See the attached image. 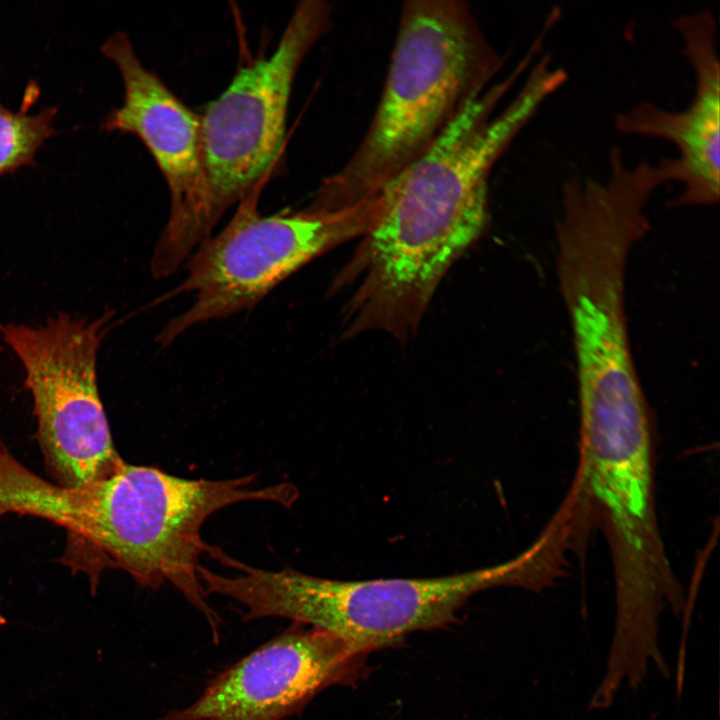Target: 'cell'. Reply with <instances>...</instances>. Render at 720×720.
<instances>
[{"label": "cell", "mask_w": 720, "mask_h": 720, "mask_svg": "<svg viewBox=\"0 0 720 720\" xmlns=\"http://www.w3.org/2000/svg\"><path fill=\"white\" fill-rule=\"evenodd\" d=\"M113 522L104 567L127 572L151 589L176 588L203 614L215 643L220 618L205 601L200 557L212 548L201 529L216 511L244 501L289 506L293 489L281 483L255 488L254 475L227 480L186 479L151 466L123 462L110 475Z\"/></svg>", "instance_id": "5b68a950"}, {"label": "cell", "mask_w": 720, "mask_h": 720, "mask_svg": "<svg viewBox=\"0 0 720 720\" xmlns=\"http://www.w3.org/2000/svg\"><path fill=\"white\" fill-rule=\"evenodd\" d=\"M716 19L709 10L680 15L673 22L695 76L693 97L681 110L649 101L616 114L615 128L630 136L662 139L677 155L658 162L665 182L681 193L672 206H710L720 192V64Z\"/></svg>", "instance_id": "30bf717a"}, {"label": "cell", "mask_w": 720, "mask_h": 720, "mask_svg": "<svg viewBox=\"0 0 720 720\" xmlns=\"http://www.w3.org/2000/svg\"><path fill=\"white\" fill-rule=\"evenodd\" d=\"M261 193L240 201L223 230L191 256L186 277L169 296L192 292L194 302L165 325L157 337L160 345L198 324L252 309L313 259L363 236L380 211L374 196L341 210L309 203L297 211L261 215Z\"/></svg>", "instance_id": "277c9868"}, {"label": "cell", "mask_w": 720, "mask_h": 720, "mask_svg": "<svg viewBox=\"0 0 720 720\" xmlns=\"http://www.w3.org/2000/svg\"><path fill=\"white\" fill-rule=\"evenodd\" d=\"M38 95V86L31 81L18 112L6 109L0 102V176L34 165L36 152L57 134L52 125L56 107H47L36 115L27 112Z\"/></svg>", "instance_id": "8fae6325"}, {"label": "cell", "mask_w": 720, "mask_h": 720, "mask_svg": "<svg viewBox=\"0 0 720 720\" xmlns=\"http://www.w3.org/2000/svg\"><path fill=\"white\" fill-rule=\"evenodd\" d=\"M331 25L328 2H298L272 54L239 67L226 89L200 114L206 224L211 233L231 206L262 192L278 169L296 74Z\"/></svg>", "instance_id": "8992f818"}, {"label": "cell", "mask_w": 720, "mask_h": 720, "mask_svg": "<svg viewBox=\"0 0 720 720\" xmlns=\"http://www.w3.org/2000/svg\"><path fill=\"white\" fill-rule=\"evenodd\" d=\"M543 56L511 102L494 110L529 66L472 95L433 142L376 194L380 212L354 261L367 283L402 302L430 300L450 266L485 230L489 176L510 142L566 81Z\"/></svg>", "instance_id": "6da1fadb"}, {"label": "cell", "mask_w": 720, "mask_h": 720, "mask_svg": "<svg viewBox=\"0 0 720 720\" xmlns=\"http://www.w3.org/2000/svg\"><path fill=\"white\" fill-rule=\"evenodd\" d=\"M366 660L336 635L292 623L218 673L193 703L160 720H282L324 689L364 679Z\"/></svg>", "instance_id": "9c48e42d"}, {"label": "cell", "mask_w": 720, "mask_h": 720, "mask_svg": "<svg viewBox=\"0 0 720 720\" xmlns=\"http://www.w3.org/2000/svg\"><path fill=\"white\" fill-rule=\"evenodd\" d=\"M101 51L117 66L125 91L123 105L106 116L101 129L138 137L169 190L168 221L151 259L152 275L163 278L211 236L206 224L200 114L142 64L126 33L111 35Z\"/></svg>", "instance_id": "ba28073f"}, {"label": "cell", "mask_w": 720, "mask_h": 720, "mask_svg": "<svg viewBox=\"0 0 720 720\" xmlns=\"http://www.w3.org/2000/svg\"><path fill=\"white\" fill-rule=\"evenodd\" d=\"M503 59L457 0H413L401 9L383 92L358 147L324 178L311 203L341 210L374 197L415 160Z\"/></svg>", "instance_id": "7a4b0ae2"}, {"label": "cell", "mask_w": 720, "mask_h": 720, "mask_svg": "<svg viewBox=\"0 0 720 720\" xmlns=\"http://www.w3.org/2000/svg\"><path fill=\"white\" fill-rule=\"evenodd\" d=\"M113 316L107 311L88 321L59 312L38 327L0 323L25 370L45 464L62 487L103 479L124 462L97 381V355Z\"/></svg>", "instance_id": "52a82bcc"}, {"label": "cell", "mask_w": 720, "mask_h": 720, "mask_svg": "<svg viewBox=\"0 0 720 720\" xmlns=\"http://www.w3.org/2000/svg\"><path fill=\"white\" fill-rule=\"evenodd\" d=\"M233 575L205 570L207 594L234 600L245 621L286 618L292 623L330 632L356 650L369 654L399 646L412 632L442 628L455 622L474 594L497 586L527 588L528 558L433 578L346 581L307 575L290 568L269 571L229 558Z\"/></svg>", "instance_id": "3957f363"}]
</instances>
